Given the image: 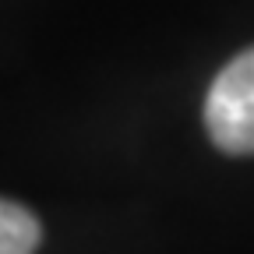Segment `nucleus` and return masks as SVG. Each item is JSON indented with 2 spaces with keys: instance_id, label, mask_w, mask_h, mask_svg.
<instances>
[{
  "instance_id": "1",
  "label": "nucleus",
  "mask_w": 254,
  "mask_h": 254,
  "mask_svg": "<svg viewBox=\"0 0 254 254\" xmlns=\"http://www.w3.org/2000/svg\"><path fill=\"white\" fill-rule=\"evenodd\" d=\"M205 131L226 155H254V46L237 53L208 85Z\"/></svg>"
},
{
  "instance_id": "2",
  "label": "nucleus",
  "mask_w": 254,
  "mask_h": 254,
  "mask_svg": "<svg viewBox=\"0 0 254 254\" xmlns=\"http://www.w3.org/2000/svg\"><path fill=\"white\" fill-rule=\"evenodd\" d=\"M43 244V226L25 205L0 198V254H36Z\"/></svg>"
}]
</instances>
